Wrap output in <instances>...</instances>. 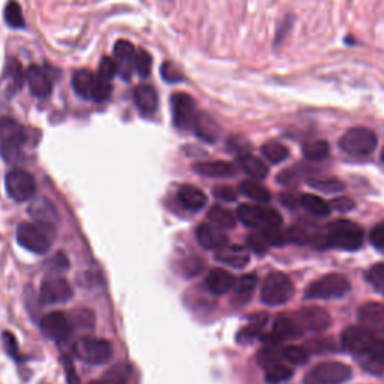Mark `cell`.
I'll use <instances>...</instances> for the list:
<instances>
[{
	"instance_id": "1",
	"label": "cell",
	"mask_w": 384,
	"mask_h": 384,
	"mask_svg": "<svg viewBox=\"0 0 384 384\" xmlns=\"http://www.w3.org/2000/svg\"><path fill=\"white\" fill-rule=\"evenodd\" d=\"M327 243L344 251H356L363 243V230L353 221L336 219L329 224Z\"/></svg>"
},
{
	"instance_id": "2",
	"label": "cell",
	"mask_w": 384,
	"mask_h": 384,
	"mask_svg": "<svg viewBox=\"0 0 384 384\" xmlns=\"http://www.w3.org/2000/svg\"><path fill=\"white\" fill-rule=\"evenodd\" d=\"M28 141V132L12 117H0V152L8 161H17L23 146Z\"/></svg>"
},
{
	"instance_id": "3",
	"label": "cell",
	"mask_w": 384,
	"mask_h": 384,
	"mask_svg": "<svg viewBox=\"0 0 384 384\" xmlns=\"http://www.w3.org/2000/svg\"><path fill=\"white\" fill-rule=\"evenodd\" d=\"M377 143L378 140L373 129L356 126V128L349 129L346 134L341 137L339 148L351 156L363 158L375 150Z\"/></svg>"
},
{
	"instance_id": "4",
	"label": "cell",
	"mask_w": 384,
	"mask_h": 384,
	"mask_svg": "<svg viewBox=\"0 0 384 384\" xmlns=\"http://www.w3.org/2000/svg\"><path fill=\"white\" fill-rule=\"evenodd\" d=\"M17 242L33 254H45L51 248V229L38 222H23L17 229Z\"/></svg>"
},
{
	"instance_id": "5",
	"label": "cell",
	"mask_w": 384,
	"mask_h": 384,
	"mask_svg": "<svg viewBox=\"0 0 384 384\" xmlns=\"http://www.w3.org/2000/svg\"><path fill=\"white\" fill-rule=\"evenodd\" d=\"M295 285L290 278L282 272H270L263 282L261 302L276 307L282 305L293 297Z\"/></svg>"
},
{
	"instance_id": "6",
	"label": "cell",
	"mask_w": 384,
	"mask_h": 384,
	"mask_svg": "<svg viewBox=\"0 0 384 384\" xmlns=\"http://www.w3.org/2000/svg\"><path fill=\"white\" fill-rule=\"evenodd\" d=\"M350 281L344 275L329 273L314 281L305 290L307 299H335L346 296L350 291Z\"/></svg>"
},
{
	"instance_id": "7",
	"label": "cell",
	"mask_w": 384,
	"mask_h": 384,
	"mask_svg": "<svg viewBox=\"0 0 384 384\" xmlns=\"http://www.w3.org/2000/svg\"><path fill=\"white\" fill-rule=\"evenodd\" d=\"M74 353L86 363L90 365H104L107 363L113 356V347L107 339L83 336L75 342Z\"/></svg>"
},
{
	"instance_id": "8",
	"label": "cell",
	"mask_w": 384,
	"mask_h": 384,
	"mask_svg": "<svg viewBox=\"0 0 384 384\" xmlns=\"http://www.w3.org/2000/svg\"><path fill=\"white\" fill-rule=\"evenodd\" d=\"M237 218H239L246 227L251 229H266V227H280L282 216L272 207H261L256 204H242L237 209Z\"/></svg>"
},
{
	"instance_id": "9",
	"label": "cell",
	"mask_w": 384,
	"mask_h": 384,
	"mask_svg": "<svg viewBox=\"0 0 384 384\" xmlns=\"http://www.w3.org/2000/svg\"><path fill=\"white\" fill-rule=\"evenodd\" d=\"M351 377V368L341 362H324L314 366L305 377V384H342Z\"/></svg>"
},
{
	"instance_id": "10",
	"label": "cell",
	"mask_w": 384,
	"mask_h": 384,
	"mask_svg": "<svg viewBox=\"0 0 384 384\" xmlns=\"http://www.w3.org/2000/svg\"><path fill=\"white\" fill-rule=\"evenodd\" d=\"M6 192L14 202L23 203L33 198L36 192V182L29 171L16 168L11 170L5 179Z\"/></svg>"
},
{
	"instance_id": "11",
	"label": "cell",
	"mask_w": 384,
	"mask_h": 384,
	"mask_svg": "<svg viewBox=\"0 0 384 384\" xmlns=\"http://www.w3.org/2000/svg\"><path fill=\"white\" fill-rule=\"evenodd\" d=\"M171 113H173V124L179 129H192L195 119L198 116L195 101L191 95L177 92L171 95Z\"/></svg>"
},
{
	"instance_id": "12",
	"label": "cell",
	"mask_w": 384,
	"mask_h": 384,
	"mask_svg": "<svg viewBox=\"0 0 384 384\" xmlns=\"http://www.w3.org/2000/svg\"><path fill=\"white\" fill-rule=\"evenodd\" d=\"M377 338L378 336L371 332V330L366 329L365 326H350L342 332L341 342L344 349L349 350L354 356L361 357L368 354Z\"/></svg>"
},
{
	"instance_id": "13",
	"label": "cell",
	"mask_w": 384,
	"mask_h": 384,
	"mask_svg": "<svg viewBox=\"0 0 384 384\" xmlns=\"http://www.w3.org/2000/svg\"><path fill=\"white\" fill-rule=\"evenodd\" d=\"M43 334L55 342H63L72 334V323L66 314L60 311L48 312L41 320Z\"/></svg>"
},
{
	"instance_id": "14",
	"label": "cell",
	"mask_w": 384,
	"mask_h": 384,
	"mask_svg": "<svg viewBox=\"0 0 384 384\" xmlns=\"http://www.w3.org/2000/svg\"><path fill=\"white\" fill-rule=\"evenodd\" d=\"M74 290L71 284L60 276H51L41 285V291H39V296H41L43 303H65L72 299Z\"/></svg>"
},
{
	"instance_id": "15",
	"label": "cell",
	"mask_w": 384,
	"mask_h": 384,
	"mask_svg": "<svg viewBox=\"0 0 384 384\" xmlns=\"http://www.w3.org/2000/svg\"><path fill=\"white\" fill-rule=\"evenodd\" d=\"M136 53L137 48L126 39H121L114 44L113 57L117 63V75H121L122 80H131L132 74L136 72Z\"/></svg>"
},
{
	"instance_id": "16",
	"label": "cell",
	"mask_w": 384,
	"mask_h": 384,
	"mask_svg": "<svg viewBox=\"0 0 384 384\" xmlns=\"http://www.w3.org/2000/svg\"><path fill=\"white\" fill-rule=\"evenodd\" d=\"M295 315L303 330H311V332H323V330L329 329L330 323H332L330 314L320 307H308L300 309Z\"/></svg>"
},
{
	"instance_id": "17",
	"label": "cell",
	"mask_w": 384,
	"mask_h": 384,
	"mask_svg": "<svg viewBox=\"0 0 384 384\" xmlns=\"http://www.w3.org/2000/svg\"><path fill=\"white\" fill-rule=\"evenodd\" d=\"M26 82L36 98H47L53 90V78L44 66L32 65L26 71Z\"/></svg>"
},
{
	"instance_id": "18",
	"label": "cell",
	"mask_w": 384,
	"mask_h": 384,
	"mask_svg": "<svg viewBox=\"0 0 384 384\" xmlns=\"http://www.w3.org/2000/svg\"><path fill=\"white\" fill-rule=\"evenodd\" d=\"M359 320L371 332L384 338V305L377 302L365 303L359 309Z\"/></svg>"
},
{
	"instance_id": "19",
	"label": "cell",
	"mask_w": 384,
	"mask_h": 384,
	"mask_svg": "<svg viewBox=\"0 0 384 384\" xmlns=\"http://www.w3.org/2000/svg\"><path fill=\"white\" fill-rule=\"evenodd\" d=\"M132 99H134V104L138 111L146 117L153 116L158 111V107H160L158 92L150 84H141L136 87L134 94H132Z\"/></svg>"
},
{
	"instance_id": "20",
	"label": "cell",
	"mask_w": 384,
	"mask_h": 384,
	"mask_svg": "<svg viewBox=\"0 0 384 384\" xmlns=\"http://www.w3.org/2000/svg\"><path fill=\"white\" fill-rule=\"evenodd\" d=\"M195 237L197 242L204 249L212 251H219L229 243V236L224 233V230L215 227V225L212 224H202L200 227L195 230Z\"/></svg>"
},
{
	"instance_id": "21",
	"label": "cell",
	"mask_w": 384,
	"mask_h": 384,
	"mask_svg": "<svg viewBox=\"0 0 384 384\" xmlns=\"http://www.w3.org/2000/svg\"><path fill=\"white\" fill-rule=\"evenodd\" d=\"M216 260L224 264H227V266L230 268L243 269L249 264L251 256H249V251L245 246L231 245V246H224L219 251H216Z\"/></svg>"
},
{
	"instance_id": "22",
	"label": "cell",
	"mask_w": 384,
	"mask_h": 384,
	"mask_svg": "<svg viewBox=\"0 0 384 384\" xmlns=\"http://www.w3.org/2000/svg\"><path fill=\"white\" fill-rule=\"evenodd\" d=\"M236 284V278L233 276V273H230L229 270L224 269H212L209 272V275L206 276V287L210 291V293L214 295H227L229 291L233 290Z\"/></svg>"
},
{
	"instance_id": "23",
	"label": "cell",
	"mask_w": 384,
	"mask_h": 384,
	"mask_svg": "<svg viewBox=\"0 0 384 384\" xmlns=\"http://www.w3.org/2000/svg\"><path fill=\"white\" fill-rule=\"evenodd\" d=\"M281 341L284 339H296L303 334V327L300 326L296 315H288L281 314L276 317L275 324H273V332Z\"/></svg>"
},
{
	"instance_id": "24",
	"label": "cell",
	"mask_w": 384,
	"mask_h": 384,
	"mask_svg": "<svg viewBox=\"0 0 384 384\" xmlns=\"http://www.w3.org/2000/svg\"><path fill=\"white\" fill-rule=\"evenodd\" d=\"M194 171L198 175L206 177H233L237 173V168L234 164L227 161H207V163H198L194 164Z\"/></svg>"
},
{
	"instance_id": "25",
	"label": "cell",
	"mask_w": 384,
	"mask_h": 384,
	"mask_svg": "<svg viewBox=\"0 0 384 384\" xmlns=\"http://www.w3.org/2000/svg\"><path fill=\"white\" fill-rule=\"evenodd\" d=\"M29 214L38 224L45 225V227H50V229H53V225H55L59 219L56 207L53 206L47 198H39V200H35L29 207Z\"/></svg>"
},
{
	"instance_id": "26",
	"label": "cell",
	"mask_w": 384,
	"mask_h": 384,
	"mask_svg": "<svg viewBox=\"0 0 384 384\" xmlns=\"http://www.w3.org/2000/svg\"><path fill=\"white\" fill-rule=\"evenodd\" d=\"M192 131L195 132V136L198 138H202L203 141H207V143L216 141L219 136V126L215 122V119L210 117L207 113H202V111L198 113L195 119Z\"/></svg>"
},
{
	"instance_id": "27",
	"label": "cell",
	"mask_w": 384,
	"mask_h": 384,
	"mask_svg": "<svg viewBox=\"0 0 384 384\" xmlns=\"http://www.w3.org/2000/svg\"><path fill=\"white\" fill-rule=\"evenodd\" d=\"M257 285V276L256 275H245L242 276L239 281H236L233 287V305L236 307H243L246 305L251 297H253V293Z\"/></svg>"
},
{
	"instance_id": "28",
	"label": "cell",
	"mask_w": 384,
	"mask_h": 384,
	"mask_svg": "<svg viewBox=\"0 0 384 384\" xmlns=\"http://www.w3.org/2000/svg\"><path fill=\"white\" fill-rule=\"evenodd\" d=\"M95 82H97V74H94L89 70L75 71L72 75V80H71L75 94L84 99H92Z\"/></svg>"
},
{
	"instance_id": "29",
	"label": "cell",
	"mask_w": 384,
	"mask_h": 384,
	"mask_svg": "<svg viewBox=\"0 0 384 384\" xmlns=\"http://www.w3.org/2000/svg\"><path fill=\"white\" fill-rule=\"evenodd\" d=\"M177 198L183 207L191 209V210H200L207 204V197L206 194L191 185L187 187H182L177 192Z\"/></svg>"
},
{
	"instance_id": "30",
	"label": "cell",
	"mask_w": 384,
	"mask_h": 384,
	"mask_svg": "<svg viewBox=\"0 0 384 384\" xmlns=\"http://www.w3.org/2000/svg\"><path fill=\"white\" fill-rule=\"evenodd\" d=\"M237 163H239V167L245 171V173L249 175L253 179L261 180V179H266L269 175L268 165L264 164L260 158L251 155V153L239 155V160H237Z\"/></svg>"
},
{
	"instance_id": "31",
	"label": "cell",
	"mask_w": 384,
	"mask_h": 384,
	"mask_svg": "<svg viewBox=\"0 0 384 384\" xmlns=\"http://www.w3.org/2000/svg\"><path fill=\"white\" fill-rule=\"evenodd\" d=\"M207 219L212 225L221 230H231L236 227V216L233 215V212L221 206L212 207L207 212Z\"/></svg>"
},
{
	"instance_id": "32",
	"label": "cell",
	"mask_w": 384,
	"mask_h": 384,
	"mask_svg": "<svg viewBox=\"0 0 384 384\" xmlns=\"http://www.w3.org/2000/svg\"><path fill=\"white\" fill-rule=\"evenodd\" d=\"M302 152L309 161H322L329 156L330 146L324 140H312L303 144Z\"/></svg>"
},
{
	"instance_id": "33",
	"label": "cell",
	"mask_w": 384,
	"mask_h": 384,
	"mask_svg": "<svg viewBox=\"0 0 384 384\" xmlns=\"http://www.w3.org/2000/svg\"><path fill=\"white\" fill-rule=\"evenodd\" d=\"M241 192L248 198L258 203H268L270 200V192L256 180H245L241 183Z\"/></svg>"
},
{
	"instance_id": "34",
	"label": "cell",
	"mask_w": 384,
	"mask_h": 384,
	"mask_svg": "<svg viewBox=\"0 0 384 384\" xmlns=\"http://www.w3.org/2000/svg\"><path fill=\"white\" fill-rule=\"evenodd\" d=\"M300 204L315 216H327L330 214V204H327L323 198L312 194H303Z\"/></svg>"
},
{
	"instance_id": "35",
	"label": "cell",
	"mask_w": 384,
	"mask_h": 384,
	"mask_svg": "<svg viewBox=\"0 0 384 384\" xmlns=\"http://www.w3.org/2000/svg\"><path fill=\"white\" fill-rule=\"evenodd\" d=\"M261 153L272 164H280L288 158V149L284 144L276 143V141H269L264 144L261 148Z\"/></svg>"
},
{
	"instance_id": "36",
	"label": "cell",
	"mask_w": 384,
	"mask_h": 384,
	"mask_svg": "<svg viewBox=\"0 0 384 384\" xmlns=\"http://www.w3.org/2000/svg\"><path fill=\"white\" fill-rule=\"evenodd\" d=\"M6 80H8V89L14 94V92L20 90L23 80H26V72H23L21 65L12 59L6 66Z\"/></svg>"
},
{
	"instance_id": "37",
	"label": "cell",
	"mask_w": 384,
	"mask_h": 384,
	"mask_svg": "<svg viewBox=\"0 0 384 384\" xmlns=\"http://www.w3.org/2000/svg\"><path fill=\"white\" fill-rule=\"evenodd\" d=\"M131 375V368L126 363H119L113 368H110L104 375L105 384H128Z\"/></svg>"
},
{
	"instance_id": "38",
	"label": "cell",
	"mask_w": 384,
	"mask_h": 384,
	"mask_svg": "<svg viewBox=\"0 0 384 384\" xmlns=\"http://www.w3.org/2000/svg\"><path fill=\"white\" fill-rule=\"evenodd\" d=\"M264 369H266V381L272 384L287 381L291 375H293V369H291V366H287L281 362H276Z\"/></svg>"
},
{
	"instance_id": "39",
	"label": "cell",
	"mask_w": 384,
	"mask_h": 384,
	"mask_svg": "<svg viewBox=\"0 0 384 384\" xmlns=\"http://www.w3.org/2000/svg\"><path fill=\"white\" fill-rule=\"evenodd\" d=\"M5 20L8 23L9 28L12 29H23L24 28V16L20 4H17L16 0H11V2L5 8Z\"/></svg>"
},
{
	"instance_id": "40",
	"label": "cell",
	"mask_w": 384,
	"mask_h": 384,
	"mask_svg": "<svg viewBox=\"0 0 384 384\" xmlns=\"http://www.w3.org/2000/svg\"><path fill=\"white\" fill-rule=\"evenodd\" d=\"M278 347L280 346H276V344H268L266 347L258 351L257 361L263 368H268L276 362H280V359L282 357V351L278 350Z\"/></svg>"
},
{
	"instance_id": "41",
	"label": "cell",
	"mask_w": 384,
	"mask_h": 384,
	"mask_svg": "<svg viewBox=\"0 0 384 384\" xmlns=\"http://www.w3.org/2000/svg\"><path fill=\"white\" fill-rule=\"evenodd\" d=\"M111 92H113L111 82L105 80V78H102L97 74V82L94 86V94H92V101L105 102L111 97Z\"/></svg>"
},
{
	"instance_id": "42",
	"label": "cell",
	"mask_w": 384,
	"mask_h": 384,
	"mask_svg": "<svg viewBox=\"0 0 384 384\" xmlns=\"http://www.w3.org/2000/svg\"><path fill=\"white\" fill-rule=\"evenodd\" d=\"M282 357L287 359L290 363L300 365V363H307L309 359V351L303 347L299 346H288L282 350Z\"/></svg>"
},
{
	"instance_id": "43",
	"label": "cell",
	"mask_w": 384,
	"mask_h": 384,
	"mask_svg": "<svg viewBox=\"0 0 384 384\" xmlns=\"http://www.w3.org/2000/svg\"><path fill=\"white\" fill-rule=\"evenodd\" d=\"M152 71V56L148 51L138 48L136 53V72L141 78H148Z\"/></svg>"
},
{
	"instance_id": "44",
	"label": "cell",
	"mask_w": 384,
	"mask_h": 384,
	"mask_svg": "<svg viewBox=\"0 0 384 384\" xmlns=\"http://www.w3.org/2000/svg\"><path fill=\"white\" fill-rule=\"evenodd\" d=\"M366 280L377 290L384 291V263H377L366 272Z\"/></svg>"
},
{
	"instance_id": "45",
	"label": "cell",
	"mask_w": 384,
	"mask_h": 384,
	"mask_svg": "<svg viewBox=\"0 0 384 384\" xmlns=\"http://www.w3.org/2000/svg\"><path fill=\"white\" fill-rule=\"evenodd\" d=\"M117 63L114 60V57H109L105 56L102 57L101 63H99V68H98V75L105 78V80H113V78L117 75Z\"/></svg>"
},
{
	"instance_id": "46",
	"label": "cell",
	"mask_w": 384,
	"mask_h": 384,
	"mask_svg": "<svg viewBox=\"0 0 384 384\" xmlns=\"http://www.w3.org/2000/svg\"><path fill=\"white\" fill-rule=\"evenodd\" d=\"M311 187L315 190H320L324 192H338L344 190V185L336 179H322V180H312Z\"/></svg>"
},
{
	"instance_id": "47",
	"label": "cell",
	"mask_w": 384,
	"mask_h": 384,
	"mask_svg": "<svg viewBox=\"0 0 384 384\" xmlns=\"http://www.w3.org/2000/svg\"><path fill=\"white\" fill-rule=\"evenodd\" d=\"M260 233L263 234L264 239H266V242L273 246H281L285 241L280 227H266V229H261Z\"/></svg>"
},
{
	"instance_id": "48",
	"label": "cell",
	"mask_w": 384,
	"mask_h": 384,
	"mask_svg": "<svg viewBox=\"0 0 384 384\" xmlns=\"http://www.w3.org/2000/svg\"><path fill=\"white\" fill-rule=\"evenodd\" d=\"M161 77L167 83H177V82L183 80L182 72L171 62H165L161 66Z\"/></svg>"
},
{
	"instance_id": "49",
	"label": "cell",
	"mask_w": 384,
	"mask_h": 384,
	"mask_svg": "<svg viewBox=\"0 0 384 384\" xmlns=\"http://www.w3.org/2000/svg\"><path fill=\"white\" fill-rule=\"evenodd\" d=\"M261 329H263L261 326H258V324H256L253 322H249V324L246 327H243L239 332V335H237V341L242 342V344L253 341L254 338H257L260 335Z\"/></svg>"
},
{
	"instance_id": "50",
	"label": "cell",
	"mask_w": 384,
	"mask_h": 384,
	"mask_svg": "<svg viewBox=\"0 0 384 384\" xmlns=\"http://www.w3.org/2000/svg\"><path fill=\"white\" fill-rule=\"evenodd\" d=\"M248 245L249 248L254 251V253L257 254H263V253H266L268 251V246L269 243L266 242V239H264L263 234L261 233H256V234H251L248 237Z\"/></svg>"
},
{
	"instance_id": "51",
	"label": "cell",
	"mask_w": 384,
	"mask_h": 384,
	"mask_svg": "<svg viewBox=\"0 0 384 384\" xmlns=\"http://www.w3.org/2000/svg\"><path fill=\"white\" fill-rule=\"evenodd\" d=\"M4 341H5V349H6L8 354H9L11 357H14L16 361H20V359H21V354H20L18 344H17L14 335L9 334V332H5V334H4Z\"/></svg>"
},
{
	"instance_id": "52",
	"label": "cell",
	"mask_w": 384,
	"mask_h": 384,
	"mask_svg": "<svg viewBox=\"0 0 384 384\" xmlns=\"http://www.w3.org/2000/svg\"><path fill=\"white\" fill-rule=\"evenodd\" d=\"M291 26H293V17L287 16L285 20L280 24V28H278V31H276V35H275V45H280V44L284 41L285 36L288 35V32H290V29H291Z\"/></svg>"
},
{
	"instance_id": "53",
	"label": "cell",
	"mask_w": 384,
	"mask_h": 384,
	"mask_svg": "<svg viewBox=\"0 0 384 384\" xmlns=\"http://www.w3.org/2000/svg\"><path fill=\"white\" fill-rule=\"evenodd\" d=\"M63 365H65V374H66V383L68 384H82L80 378H78L77 371L71 362L70 357H63Z\"/></svg>"
},
{
	"instance_id": "54",
	"label": "cell",
	"mask_w": 384,
	"mask_h": 384,
	"mask_svg": "<svg viewBox=\"0 0 384 384\" xmlns=\"http://www.w3.org/2000/svg\"><path fill=\"white\" fill-rule=\"evenodd\" d=\"M371 243L378 249L384 248V222L375 225L373 231H371Z\"/></svg>"
},
{
	"instance_id": "55",
	"label": "cell",
	"mask_w": 384,
	"mask_h": 384,
	"mask_svg": "<svg viewBox=\"0 0 384 384\" xmlns=\"http://www.w3.org/2000/svg\"><path fill=\"white\" fill-rule=\"evenodd\" d=\"M288 239L291 242H296V243L303 245V243H308L309 234L307 231H305L303 229H300V227H293V229H291L288 231Z\"/></svg>"
},
{
	"instance_id": "56",
	"label": "cell",
	"mask_w": 384,
	"mask_h": 384,
	"mask_svg": "<svg viewBox=\"0 0 384 384\" xmlns=\"http://www.w3.org/2000/svg\"><path fill=\"white\" fill-rule=\"evenodd\" d=\"M214 194L216 198H219V200H224V202H234L237 198L236 191L230 187H218V188H215Z\"/></svg>"
},
{
	"instance_id": "57",
	"label": "cell",
	"mask_w": 384,
	"mask_h": 384,
	"mask_svg": "<svg viewBox=\"0 0 384 384\" xmlns=\"http://www.w3.org/2000/svg\"><path fill=\"white\" fill-rule=\"evenodd\" d=\"M332 207L338 212H350L354 207V202L350 197H339L332 202Z\"/></svg>"
},
{
	"instance_id": "58",
	"label": "cell",
	"mask_w": 384,
	"mask_h": 384,
	"mask_svg": "<svg viewBox=\"0 0 384 384\" xmlns=\"http://www.w3.org/2000/svg\"><path fill=\"white\" fill-rule=\"evenodd\" d=\"M230 148H231L233 150L241 152V155H242V153H246L248 143H246L243 138H241V137H233V138L230 140Z\"/></svg>"
},
{
	"instance_id": "59",
	"label": "cell",
	"mask_w": 384,
	"mask_h": 384,
	"mask_svg": "<svg viewBox=\"0 0 384 384\" xmlns=\"http://www.w3.org/2000/svg\"><path fill=\"white\" fill-rule=\"evenodd\" d=\"M90 384H105V383L104 381H92Z\"/></svg>"
},
{
	"instance_id": "60",
	"label": "cell",
	"mask_w": 384,
	"mask_h": 384,
	"mask_svg": "<svg viewBox=\"0 0 384 384\" xmlns=\"http://www.w3.org/2000/svg\"><path fill=\"white\" fill-rule=\"evenodd\" d=\"M381 160L384 161V149H383V152H381Z\"/></svg>"
},
{
	"instance_id": "61",
	"label": "cell",
	"mask_w": 384,
	"mask_h": 384,
	"mask_svg": "<svg viewBox=\"0 0 384 384\" xmlns=\"http://www.w3.org/2000/svg\"><path fill=\"white\" fill-rule=\"evenodd\" d=\"M167 2H171V0H167Z\"/></svg>"
}]
</instances>
